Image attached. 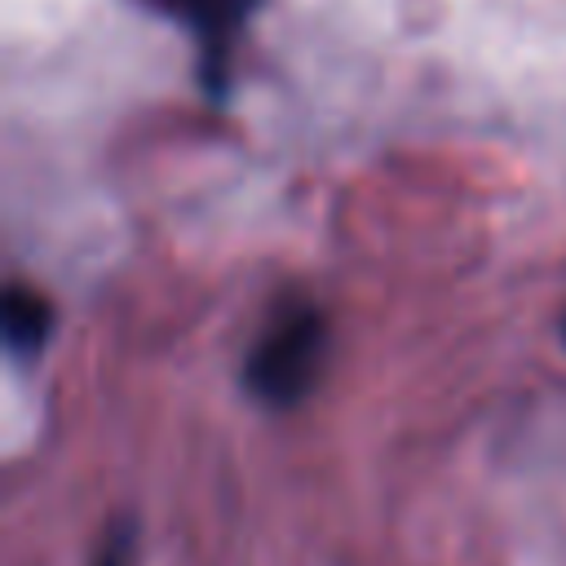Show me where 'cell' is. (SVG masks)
Segmentation results:
<instances>
[{
    "instance_id": "3",
    "label": "cell",
    "mask_w": 566,
    "mask_h": 566,
    "mask_svg": "<svg viewBox=\"0 0 566 566\" xmlns=\"http://www.w3.org/2000/svg\"><path fill=\"white\" fill-rule=\"evenodd\" d=\"M128 562H133V539H128V526H119V531L102 544L97 566H128Z\"/></svg>"
},
{
    "instance_id": "2",
    "label": "cell",
    "mask_w": 566,
    "mask_h": 566,
    "mask_svg": "<svg viewBox=\"0 0 566 566\" xmlns=\"http://www.w3.org/2000/svg\"><path fill=\"white\" fill-rule=\"evenodd\" d=\"M0 318H4V340L13 354H35L40 340L49 336V305L40 292H31L22 283H9Z\"/></svg>"
},
{
    "instance_id": "4",
    "label": "cell",
    "mask_w": 566,
    "mask_h": 566,
    "mask_svg": "<svg viewBox=\"0 0 566 566\" xmlns=\"http://www.w3.org/2000/svg\"><path fill=\"white\" fill-rule=\"evenodd\" d=\"M168 4H186V9H199V4H212V0H168Z\"/></svg>"
},
{
    "instance_id": "1",
    "label": "cell",
    "mask_w": 566,
    "mask_h": 566,
    "mask_svg": "<svg viewBox=\"0 0 566 566\" xmlns=\"http://www.w3.org/2000/svg\"><path fill=\"white\" fill-rule=\"evenodd\" d=\"M318 363H323V318L314 305L287 301L256 336L243 363V380L261 402L292 407L296 398L310 394Z\"/></svg>"
}]
</instances>
